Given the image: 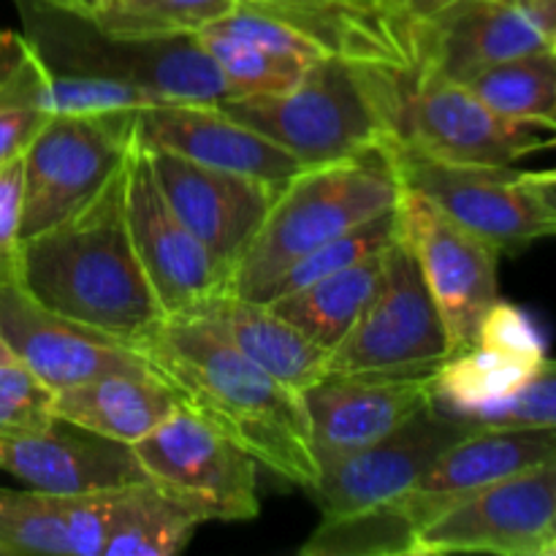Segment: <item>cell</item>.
I'll list each match as a JSON object with an SVG mask.
<instances>
[{"instance_id":"cell-1","label":"cell","mask_w":556,"mask_h":556,"mask_svg":"<svg viewBox=\"0 0 556 556\" xmlns=\"http://www.w3.org/2000/svg\"><path fill=\"white\" fill-rule=\"evenodd\" d=\"M130 351L258 467L313 492L320 467L302 394L255 367L210 315L166 318Z\"/></svg>"},{"instance_id":"cell-2","label":"cell","mask_w":556,"mask_h":556,"mask_svg":"<svg viewBox=\"0 0 556 556\" xmlns=\"http://www.w3.org/2000/svg\"><path fill=\"white\" fill-rule=\"evenodd\" d=\"M16 269L43 307L128 348L166 320L130 242L125 163L81 210L22 239Z\"/></svg>"},{"instance_id":"cell-3","label":"cell","mask_w":556,"mask_h":556,"mask_svg":"<svg viewBox=\"0 0 556 556\" xmlns=\"http://www.w3.org/2000/svg\"><path fill=\"white\" fill-rule=\"evenodd\" d=\"M416 74L348 58H320L277 96L220 106L291 152L299 166L342 161L402 139L407 90Z\"/></svg>"},{"instance_id":"cell-4","label":"cell","mask_w":556,"mask_h":556,"mask_svg":"<svg viewBox=\"0 0 556 556\" xmlns=\"http://www.w3.org/2000/svg\"><path fill=\"white\" fill-rule=\"evenodd\" d=\"M556 459V429L478 427L445 448L416 486L383 505L320 519L299 548L304 556H410L413 541L470 494Z\"/></svg>"},{"instance_id":"cell-5","label":"cell","mask_w":556,"mask_h":556,"mask_svg":"<svg viewBox=\"0 0 556 556\" xmlns=\"http://www.w3.org/2000/svg\"><path fill=\"white\" fill-rule=\"evenodd\" d=\"M402 182L389 147L304 166L275 190L269 212L231 269L228 291L266 302L277 277L329 239L396 210Z\"/></svg>"},{"instance_id":"cell-6","label":"cell","mask_w":556,"mask_h":556,"mask_svg":"<svg viewBox=\"0 0 556 556\" xmlns=\"http://www.w3.org/2000/svg\"><path fill=\"white\" fill-rule=\"evenodd\" d=\"M33 47L52 71L101 74L130 81L161 101H231L226 79L199 36L112 38L79 16L20 0Z\"/></svg>"},{"instance_id":"cell-7","label":"cell","mask_w":556,"mask_h":556,"mask_svg":"<svg viewBox=\"0 0 556 556\" xmlns=\"http://www.w3.org/2000/svg\"><path fill=\"white\" fill-rule=\"evenodd\" d=\"M147 481L201 521L258 516V462L188 405L134 445Z\"/></svg>"},{"instance_id":"cell-8","label":"cell","mask_w":556,"mask_h":556,"mask_svg":"<svg viewBox=\"0 0 556 556\" xmlns=\"http://www.w3.org/2000/svg\"><path fill=\"white\" fill-rule=\"evenodd\" d=\"M448 356L443 315L416 255L396 237L386 253L378 291L345 340L329 353L326 375H429Z\"/></svg>"},{"instance_id":"cell-9","label":"cell","mask_w":556,"mask_h":556,"mask_svg":"<svg viewBox=\"0 0 556 556\" xmlns=\"http://www.w3.org/2000/svg\"><path fill=\"white\" fill-rule=\"evenodd\" d=\"M136 139V114L68 117L52 114L27 150L22 239L36 237L96 199L123 168Z\"/></svg>"},{"instance_id":"cell-10","label":"cell","mask_w":556,"mask_h":556,"mask_svg":"<svg viewBox=\"0 0 556 556\" xmlns=\"http://www.w3.org/2000/svg\"><path fill=\"white\" fill-rule=\"evenodd\" d=\"M391 157L402 190L421 193L500 253H519L538 239L556 237V217L543 210L514 166L438 161L405 139L391 144Z\"/></svg>"},{"instance_id":"cell-11","label":"cell","mask_w":556,"mask_h":556,"mask_svg":"<svg viewBox=\"0 0 556 556\" xmlns=\"http://www.w3.org/2000/svg\"><path fill=\"white\" fill-rule=\"evenodd\" d=\"M125 217L130 242L166 318H188L228 293V269L188 231L157 188L136 134L125 157Z\"/></svg>"},{"instance_id":"cell-12","label":"cell","mask_w":556,"mask_h":556,"mask_svg":"<svg viewBox=\"0 0 556 556\" xmlns=\"http://www.w3.org/2000/svg\"><path fill=\"white\" fill-rule=\"evenodd\" d=\"M400 237L413 250L448 329L451 353L478 340L483 318L500 299V250L451 220L421 193L402 190Z\"/></svg>"},{"instance_id":"cell-13","label":"cell","mask_w":556,"mask_h":556,"mask_svg":"<svg viewBox=\"0 0 556 556\" xmlns=\"http://www.w3.org/2000/svg\"><path fill=\"white\" fill-rule=\"evenodd\" d=\"M556 527V459L470 494L424 527L410 556H546Z\"/></svg>"},{"instance_id":"cell-14","label":"cell","mask_w":556,"mask_h":556,"mask_svg":"<svg viewBox=\"0 0 556 556\" xmlns=\"http://www.w3.org/2000/svg\"><path fill=\"white\" fill-rule=\"evenodd\" d=\"M556 136V134H554ZM541 128L503 117L465 81L418 68L405 101L402 139L438 161L467 166H516L532 152L554 147Z\"/></svg>"},{"instance_id":"cell-15","label":"cell","mask_w":556,"mask_h":556,"mask_svg":"<svg viewBox=\"0 0 556 556\" xmlns=\"http://www.w3.org/2000/svg\"><path fill=\"white\" fill-rule=\"evenodd\" d=\"M476 429L478 424L470 416L434 402L378 443L320 467L318 483L309 494L324 519L362 514L416 486L445 448Z\"/></svg>"},{"instance_id":"cell-16","label":"cell","mask_w":556,"mask_h":556,"mask_svg":"<svg viewBox=\"0 0 556 556\" xmlns=\"http://www.w3.org/2000/svg\"><path fill=\"white\" fill-rule=\"evenodd\" d=\"M556 0H451L413 27L421 68L454 81L552 49Z\"/></svg>"},{"instance_id":"cell-17","label":"cell","mask_w":556,"mask_h":556,"mask_svg":"<svg viewBox=\"0 0 556 556\" xmlns=\"http://www.w3.org/2000/svg\"><path fill=\"white\" fill-rule=\"evenodd\" d=\"M0 337L14 358L49 389L87 383L106 372L147 367L139 353L52 313L22 286L16 261L0 264Z\"/></svg>"},{"instance_id":"cell-18","label":"cell","mask_w":556,"mask_h":556,"mask_svg":"<svg viewBox=\"0 0 556 556\" xmlns=\"http://www.w3.org/2000/svg\"><path fill=\"white\" fill-rule=\"evenodd\" d=\"M318 467L378 443L438 402L429 375H324L302 391Z\"/></svg>"},{"instance_id":"cell-19","label":"cell","mask_w":556,"mask_h":556,"mask_svg":"<svg viewBox=\"0 0 556 556\" xmlns=\"http://www.w3.org/2000/svg\"><path fill=\"white\" fill-rule=\"evenodd\" d=\"M144 150L161 193L188 231L226 266L231 280L233 264L264 223L280 185L275 188L242 174L201 166L161 147L144 144Z\"/></svg>"},{"instance_id":"cell-20","label":"cell","mask_w":556,"mask_h":556,"mask_svg":"<svg viewBox=\"0 0 556 556\" xmlns=\"http://www.w3.org/2000/svg\"><path fill=\"white\" fill-rule=\"evenodd\" d=\"M136 134L150 147H161L201 166L242 174L275 188L302 168L291 152L228 114L220 103H152L136 112Z\"/></svg>"},{"instance_id":"cell-21","label":"cell","mask_w":556,"mask_h":556,"mask_svg":"<svg viewBox=\"0 0 556 556\" xmlns=\"http://www.w3.org/2000/svg\"><path fill=\"white\" fill-rule=\"evenodd\" d=\"M0 470L27 489L52 497H76L147 483L134 445L101 438L60 418L36 434L0 440Z\"/></svg>"},{"instance_id":"cell-22","label":"cell","mask_w":556,"mask_h":556,"mask_svg":"<svg viewBox=\"0 0 556 556\" xmlns=\"http://www.w3.org/2000/svg\"><path fill=\"white\" fill-rule=\"evenodd\" d=\"M182 405L150 367L106 372L54 396V418L136 445Z\"/></svg>"},{"instance_id":"cell-23","label":"cell","mask_w":556,"mask_h":556,"mask_svg":"<svg viewBox=\"0 0 556 556\" xmlns=\"http://www.w3.org/2000/svg\"><path fill=\"white\" fill-rule=\"evenodd\" d=\"M201 315H210L255 367L299 394L329 372V351L280 318L269 304L228 291Z\"/></svg>"},{"instance_id":"cell-24","label":"cell","mask_w":556,"mask_h":556,"mask_svg":"<svg viewBox=\"0 0 556 556\" xmlns=\"http://www.w3.org/2000/svg\"><path fill=\"white\" fill-rule=\"evenodd\" d=\"M389 248L369 255L362 264L348 266V269L334 271L329 277H320V280L309 282V286L299 288V291L286 293V296L271 299V302L264 304H269L280 318L302 329L309 340H315L320 348L331 353L345 340V334L353 329L358 315L364 313L369 299L378 291Z\"/></svg>"},{"instance_id":"cell-25","label":"cell","mask_w":556,"mask_h":556,"mask_svg":"<svg viewBox=\"0 0 556 556\" xmlns=\"http://www.w3.org/2000/svg\"><path fill=\"white\" fill-rule=\"evenodd\" d=\"M546 358L476 340L434 369L438 402L454 413L476 416L514 396Z\"/></svg>"},{"instance_id":"cell-26","label":"cell","mask_w":556,"mask_h":556,"mask_svg":"<svg viewBox=\"0 0 556 556\" xmlns=\"http://www.w3.org/2000/svg\"><path fill=\"white\" fill-rule=\"evenodd\" d=\"M52 68L30 38L0 33V163L22 155L49 112Z\"/></svg>"},{"instance_id":"cell-27","label":"cell","mask_w":556,"mask_h":556,"mask_svg":"<svg viewBox=\"0 0 556 556\" xmlns=\"http://www.w3.org/2000/svg\"><path fill=\"white\" fill-rule=\"evenodd\" d=\"M483 103L516 123L535 125L556 134V52L510 58L465 81Z\"/></svg>"},{"instance_id":"cell-28","label":"cell","mask_w":556,"mask_h":556,"mask_svg":"<svg viewBox=\"0 0 556 556\" xmlns=\"http://www.w3.org/2000/svg\"><path fill=\"white\" fill-rule=\"evenodd\" d=\"M199 525L204 521L193 510L174 503L150 481L136 483L101 556H174L193 541Z\"/></svg>"},{"instance_id":"cell-29","label":"cell","mask_w":556,"mask_h":556,"mask_svg":"<svg viewBox=\"0 0 556 556\" xmlns=\"http://www.w3.org/2000/svg\"><path fill=\"white\" fill-rule=\"evenodd\" d=\"M239 0H106L85 22L112 38L195 36L231 14Z\"/></svg>"},{"instance_id":"cell-30","label":"cell","mask_w":556,"mask_h":556,"mask_svg":"<svg viewBox=\"0 0 556 556\" xmlns=\"http://www.w3.org/2000/svg\"><path fill=\"white\" fill-rule=\"evenodd\" d=\"M226 79L231 98L277 96L296 85L309 63L217 30L195 33Z\"/></svg>"},{"instance_id":"cell-31","label":"cell","mask_w":556,"mask_h":556,"mask_svg":"<svg viewBox=\"0 0 556 556\" xmlns=\"http://www.w3.org/2000/svg\"><path fill=\"white\" fill-rule=\"evenodd\" d=\"M396 237H400V206L386 212V215L375 217V220L351 228V231L340 233V237L329 239L326 244L315 248L313 253L293 261V264L277 277L266 302L299 291V288L320 280V277L334 275V271L348 269V266L362 264L364 258L389 248Z\"/></svg>"},{"instance_id":"cell-32","label":"cell","mask_w":556,"mask_h":556,"mask_svg":"<svg viewBox=\"0 0 556 556\" xmlns=\"http://www.w3.org/2000/svg\"><path fill=\"white\" fill-rule=\"evenodd\" d=\"M152 103H161V98L112 76L52 71V81H49V112L52 114L117 117V114L141 112Z\"/></svg>"},{"instance_id":"cell-33","label":"cell","mask_w":556,"mask_h":556,"mask_svg":"<svg viewBox=\"0 0 556 556\" xmlns=\"http://www.w3.org/2000/svg\"><path fill=\"white\" fill-rule=\"evenodd\" d=\"M71 556L49 494L0 489V556Z\"/></svg>"},{"instance_id":"cell-34","label":"cell","mask_w":556,"mask_h":556,"mask_svg":"<svg viewBox=\"0 0 556 556\" xmlns=\"http://www.w3.org/2000/svg\"><path fill=\"white\" fill-rule=\"evenodd\" d=\"M130 486L112 489V492L76 494V497H52L54 516L68 541L71 556H101L128 503Z\"/></svg>"},{"instance_id":"cell-35","label":"cell","mask_w":556,"mask_h":556,"mask_svg":"<svg viewBox=\"0 0 556 556\" xmlns=\"http://www.w3.org/2000/svg\"><path fill=\"white\" fill-rule=\"evenodd\" d=\"M54 391L25 364H0V440L25 438L54 421Z\"/></svg>"},{"instance_id":"cell-36","label":"cell","mask_w":556,"mask_h":556,"mask_svg":"<svg viewBox=\"0 0 556 556\" xmlns=\"http://www.w3.org/2000/svg\"><path fill=\"white\" fill-rule=\"evenodd\" d=\"M470 418L478 427L556 429V358H546L514 396Z\"/></svg>"},{"instance_id":"cell-37","label":"cell","mask_w":556,"mask_h":556,"mask_svg":"<svg viewBox=\"0 0 556 556\" xmlns=\"http://www.w3.org/2000/svg\"><path fill=\"white\" fill-rule=\"evenodd\" d=\"M25 212V166L22 155L0 163V264L16 261Z\"/></svg>"},{"instance_id":"cell-38","label":"cell","mask_w":556,"mask_h":556,"mask_svg":"<svg viewBox=\"0 0 556 556\" xmlns=\"http://www.w3.org/2000/svg\"><path fill=\"white\" fill-rule=\"evenodd\" d=\"M521 179L532 190V195L541 201L543 210L556 217V168H548V172H521Z\"/></svg>"},{"instance_id":"cell-39","label":"cell","mask_w":556,"mask_h":556,"mask_svg":"<svg viewBox=\"0 0 556 556\" xmlns=\"http://www.w3.org/2000/svg\"><path fill=\"white\" fill-rule=\"evenodd\" d=\"M448 3L451 0H389L391 9H394L410 27L429 20L432 14H438V11Z\"/></svg>"},{"instance_id":"cell-40","label":"cell","mask_w":556,"mask_h":556,"mask_svg":"<svg viewBox=\"0 0 556 556\" xmlns=\"http://www.w3.org/2000/svg\"><path fill=\"white\" fill-rule=\"evenodd\" d=\"M25 3H36V5H43V9H52V11H60V14L85 20V16H90L92 11H96L101 3H106V0H25Z\"/></svg>"},{"instance_id":"cell-41","label":"cell","mask_w":556,"mask_h":556,"mask_svg":"<svg viewBox=\"0 0 556 556\" xmlns=\"http://www.w3.org/2000/svg\"><path fill=\"white\" fill-rule=\"evenodd\" d=\"M261 9H299V5H329V3H353V0H239Z\"/></svg>"},{"instance_id":"cell-42","label":"cell","mask_w":556,"mask_h":556,"mask_svg":"<svg viewBox=\"0 0 556 556\" xmlns=\"http://www.w3.org/2000/svg\"><path fill=\"white\" fill-rule=\"evenodd\" d=\"M9 362H16V358L14 353H11V348L3 342V337H0V364H9Z\"/></svg>"},{"instance_id":"cell-43","label":"cell","mask_w":556,"mask_h":556,"mask_svg":"<svg viewBox=\"0 0 556 556\" xmlns=\"http://www.w3.org/2000/svg\"><path fill=\"white\" fill-rule=\"evenodd\" d=\"M554 543H556V527H554V538H552V543H548V548H552ZM548 548H546V554H548Z\"/></svg>"},{"instance_id":"cell-44","label":"cell","mask_w":556,"mask_h":556,"mask_svg":"<svg viewBox=\"0 0 556 556\" xmlns=\"http://www.w3.org/2000/svg\"><path fill=\"white\" fill-rule=\"evenodd\" d=\"M552 49L556 52V27H554V36H552Z\"/></svg>"},{"instance_id":"cell-45","label":"cell","mask_w":556,"mask_h":556,"mask_svg":"<svg viewBox=\"0 0 556 556\" xmlns=\"http://www.w3.org/2000/svg\"><path fill=\"white\" fill-rule=\"evenodd\" d=\"M546 556H556V543H554L552 548H548V554H546Z\"/></svg>"},{"instance_id":"cell-46","label":"cell","mask_w":556,"mask_h":556,"mask_svg":"<svg viewBox=\"0 0 556 556\" xmlns=\"http://www.w3.org/2000/svg\"><path fill=\"white\" fill-rule=\"evenodd\" d=\"M380 3H389V0H380Z\"/></svg>"},{"instance_id":"cell-47","label":"cell","mask_w":556,"mask_h":556,"mask_svg":"<svg viewBox=\"0 0 556 556\" xmlns=\"http://www.w3.org/2000/svg\"><path fill=\"white\" fill-rule=\"evenodd\" d=\"M554 147H556V136H554Z\"/></svg>"}]
</instances>
